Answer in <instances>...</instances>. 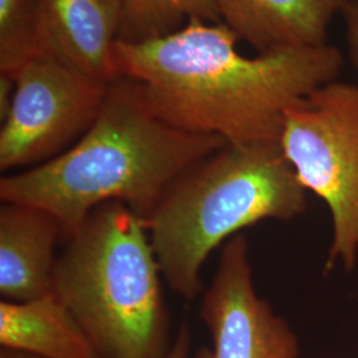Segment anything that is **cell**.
Wrapping results in <instances>:
<instances>
[{"mask_svg":"<svg viewBox=\"0 0 358 358\" xmlns=\"http://www.w3.org/2000/svg\"><path fill=\"white\" fill-rule=\"evenodd\" d=\"M13 80V103L0 128V170L7 174L48 162L75 145L109 88L47 56L29 60Z\"/></svg>","mask_w":358,"mask_h":358,"instance_id":"6","label":"cell"},{"mask_svg":"<svg viewBox=\"0 0 358 358\" xmlns=\"http://www.w3.org/2000/svg\"><path fill=\"white\" fill-rule=\"evenodd\" d=\"M64 239L59 220L36 206L0 205V294L29 301L53 294L56 245Z\"/></svg>","mask_w":358,"mask_h":358,"instance_id":"9","label":"cell"},{"mask_svg":"<svg viewBox=\"0 0 358 358\" xmlns=\"http://www.w3.org/2000/svg\"><path fill=\"white\" fill-rule=\"evenodd\" d=\"M280 148L308 192L328 206L332 242L325 271L358 263V85L328 83L284 117Z\"/></svg>","mask_w":358,"mask_h":358,"instance_id":"5","label":"cell"},{"mask_svg":"<svg viewBox=\"0 0 358 358\" xmlns=\"http://www.w3.org/2000/svg\"><path fill=\"white\" fill-rule=\"evenodd\" d=\"M145 220L128 206H99L66 241L53 294L101 358H162L170 319Z\"/></svg>","mask_w":358,"mask_h":358,"instance_id":"4","label":"cell"},{"mask_svg":"<svg viewBox=\"0 0 358 358\" xmlns=\"http://www.w3.org/2000/svg\"><path fill=\"white\" fill-rule=\"evenodd\" d=\"M120 11L118 40L161 38L192 19L219 22L217 0H115Z\"/></svg>","mask_w":358,"mask_h":358,"instance_id":"12","label":"cell"},{"mask_svg":"<svg viewBox=\"0 0 358 358\" xmlns=\"http://www.w3.org/2000/svg\"><path fill=\"white\" fill-rule=\"evenodd\" d=\"M345 20V35L349 55L353 64L358 68V1L350 0L343 11Z\"/></svg>","mask_w":358,"mask_h":358,"instance_id":"15","label":"cell"},{"mask_svg":"<svg viewBox=\"0 0 358 358\" xmlns=\"http://www.w3.org/2000/svg\"><path fill=\"white\" fill-rule=\"evenodd\" d=\"M308 192L280 143H227L176 179L145 219L169 288L186 300L202 292L201 272L217 247L263 220L307 211Z\"/></svg>","mask_w":358,"mask_h":358,"instance_id":"3","label":"cell"},{"mask_svg":"<svg viewBox=\"0 0 358 358\" xmlns=\"http://www.w3.org/2000/svg\"><path fill=\"white\" fill-rule=\"evenodd\" d=\"M13 92H15L13 77L0 75V120L1 122L10 112V108L13 103Z\"/></svg>","mask_w":358,"mask_h":358,"instance_id":"16","label":"cell"},{"mask_svg":"<svg viewBox=\"0 0 358 358\" xmlns=\"http://www.w3.org/2000/svg\"><path fill=\"white\" fill-rule=\"evenodd\" d=\"M213 358H299L300 340L256 292L250 245L243 235L224 243L201 304Z\"/></svg>","mask_w":358,"mask_h":358,"instance_id":"7","label":"cell"},{"mask_svg":"<svg viewBox=\"0 0 358 358\" xmlns=\"http://www.w3.org/2000/svg\"><path fill=\"white\" fill-rule=\"evenodd\" d=\"M0 346L40 358H101L55 294L19 303L1 300Z\"/></svg>","mask_w":358,"mask_h":358,"instance_id":"11","label":"cell"},{"mask_svg":"<svg viewBox=\"0 0 358 358\" xmlns=\"http://www.w3.org/2000/svg\"><path fill=\"white\" fill-rule=\"evenodd\" d=\"M190 350H192L190 331L187 324L183 322L182 327L179 328L178 334L174 343L171 344V348L162 358H213L211 349L201 348L192 357H190Z\"/></svg>","mask_w":358,"mask_h":358,"instance_id":"14","label":"cell"},{"mask_svg":"<svg viewBox=\"0 0 358 358\" xmlns=\"http://www.w3.org/2000/svg\"><path fill=\"white\" fill-rule=\"evenodd\" d=\"M222 22L192 19L140 41L117 40L118 78L137 85L154 115L176 128L232 145L279 143L285 113L337 80L344 64L332 44L247 57Z\"/></svg>","mask_w":358,"mask_h":358,"instance_id":"1","label":"cell"},{"mask_svg":"<svg viewBox=\"0 0 358 358\" xmlns=\"http://www.w3.org/2000/svg\"><path fill=\"white\" fill-rule=\"evenodd\" d=\"M350 0H217L219 20L259 53L321 47Z\"/></svg>","mask_w":358,"mask_h":358,"instance_id":"10","label":"cell"},{"mask_svg":"<svg viewBox=\"0 0 358 358\" xmlns=\"http://www.w3.org/2000/svg\"><path fill=\"white\" fill-rule=\"evenodd\" d=\"M38 56V0H0V75L13 77Z\"/></svg>","mask_w":358,"mask_h":358,"instance_id":"13","label":"cell"},{"mask_svg":"<svg viewBox=\"0 0 358 358\" xmlns=\"http://www.w3.org/2000/svg\"><path fill=\"white\" fill-rule=\"evenodd\" d=\"M40 56L52 57L99 83L118 78L115 0H38Z\"/></svg>","mask_w":358,"mask_h":358,"instance_id":"8","label":"cell"},{"mask_svg":"<svg viewBox=\"0 0 358 358\" xmlns=\"http://www.w3.org/2000/svg\"><path fill=\"white\" fill-rule=\"evenodd\" d=\"M227 145L154 115L128 78H117L87 133L64 153L0 179V201L50 211L64 241L99 206L118 202L143 220L179 176Z\"/></svg>","mask_w":358,"mask_h":358,"instance_id":"2","label":"cell"},{"mask_svg":"<svg viewBox=\"0 0 358 358\" xmlns=\"http://www.w3.org/2000/svg\"><path fill=\"white\" fill-rule=\"evenodd\" d=\"M357 1H358V0H357Z\"/></svg>","mask_w":358,"mask_h":358,"instance_id":"18","label":"cell"},{"mask_svg":"<svg viewBox=\"0 0 358 358\" xmlns=\"http://www.w3.org/2000/svg\"><path fill=\"white\" fill-rule=\"evenodd\" d=\"M0 358H40L22 353V352H15V350H8V349H1L0 350Z\"/></svg>","mask_w":358,"mask_h":358,"instance_id":"17","label":"cell"}]
</instances>
